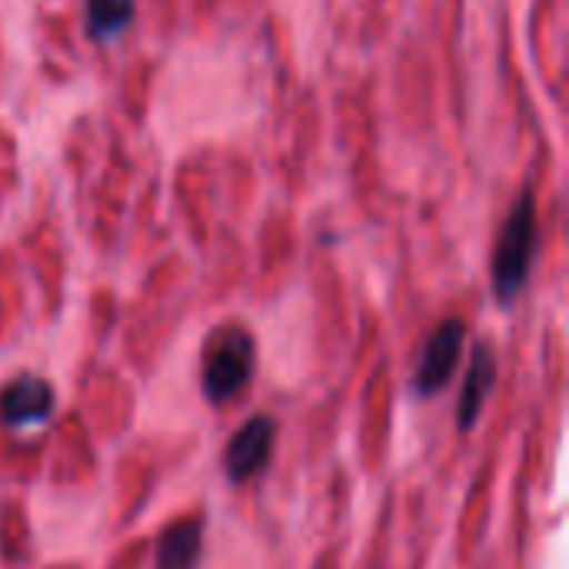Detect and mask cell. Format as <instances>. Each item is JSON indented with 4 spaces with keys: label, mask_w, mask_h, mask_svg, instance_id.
I'll list each match as a JSON object with an SVG mask.
<instances>
[{
    "label": "cell",
    "mask_w": 569,
    "mask_h": 569,
    "mask_svg": "<svg viewBox=\"0 0 569 569\" xmlns=\"http://www.w3.org/2000/svg\"><path fill=\"white\" fill-rule=\"evenodd\" d=\"M463 333H467L463 320H443L430 333V340L423 347V357H420V367L413 373V393L417 397H433L450 383V377L460 367Z\"/></svg>",
    "instance_id": "cell-3"
},
{
    "label": "cell",
    "mask_w": 569,
    "mask_h": 569,
    "mask_svg": "<svg viewBox=\"0 0 569 569\" xmlns=\"http://www.w3.org/2000/svg\"><path fill=\"white\" fill-rule=\"evenodd\" d=\"M133 20V0H90L87 3V33L93 40H113Z\"/></svg>",
    "instance_id": "cell-8"
},
{
    "label": "cell",
    "mask_w": 569,
    "mask_h": 569,
    "mask_svg": "<svg viewBox=\"0 0 569 569\" xmlns=\"http://www.w3.org/2000/svg\"><path fill=\"white\" fill-rule=\"evenodd\" d=\"M253 353L257 343L243 327H227L217 333L203 363V393L210 403H227L250 383Z\"/></svg>",
    "instance_id": "cell-2"
},
{
    "label": "cell",
    "mask_w": 569,
    "mask_h": 569,
    "mask_svg": "<svg viewBox=\"0 0 569 569\" xmlns=\"http://www.w3.org/2000/svg\"><path fill=\"white\" fill-rule=\"evenodd\" d=\"M493 380H497V357L487 343H477L473 357H470V370L463 377V393H460V403H457V427L463 433H470L483 413V403L493 390Z\"/></svg>",
    "instance_id": "cell-6"
},
{
    "label": "cell",
    "mask_w": 569,
    "mask_h": 569,
    "mask_svg": "<svg viewBox=\"0 0 569 569\" xmlns=\"http://www.w3.org/2000/svg\"><path fill=\"white\" fill-rule=\"evenodd\" d=\"M203 550V523L200 520H180L173 523L157 547V567L160 569H193Z\"/></svg>",
    "instance_id": "cell-7"
},
{
    "label": "cell",
    "mask_w": 569,
    "mask_h": 569,
    "mask_svg": "<svg viewBox=\"0 0 569 569\" xmlns=\"http://www.w3.org/2000/svg\"><path fill=\"white\" fill-rule=\"evenodd\" d=\"M53 387L40 377H17L0 393V420L13 430H27L43 423L53 413Z\"/></svg>",
    "instance_id": "cell-5"
},
{
    "label": "cell",
    "mask_w": 569,
    "mask_h": 569,
    "mask_svg": "<svg viewBox=\"0 0 569 569\" xmlns=\"http://www.w3.org/2000/svg\"><path fill=\"white\" fill-rule=\"evenodd\" d=\"M533 253H537V207L533 197L523 193L513 203L493 253V290L503 307L513 303V297L523 290L533 267Z\"/></svg>",
    "instance_id": "cell-1"
},
{
    "label": "cell",
    "mask_w": 569,
    "mask_h": 569,
    "mask_svg": "<svg viewBox=\"0 0 569 569\" xmlns=\"http://www.w3.org/2000/svg\"><path fill=\"white\" fill-rule=\"evenodd\" d=\"M273 420L270 417H250L227 443V453H223V470L233 483H243L250 477H257L267 460H270V450H273Z\"/></svg>",
    "instance_id": "cell-4"
}]
</instances>
